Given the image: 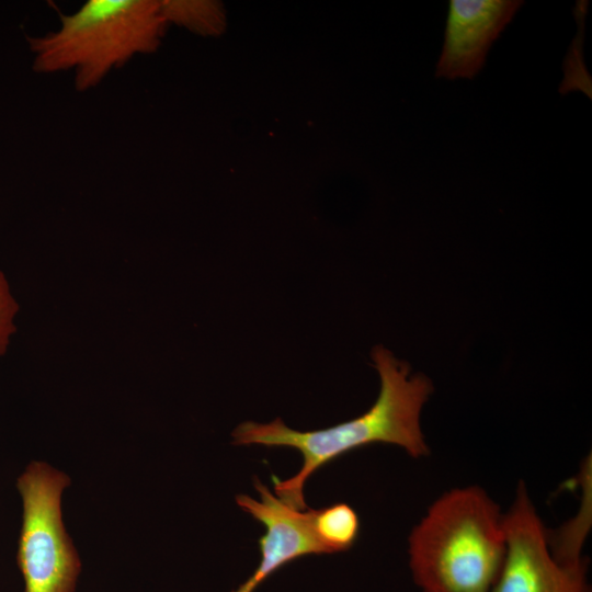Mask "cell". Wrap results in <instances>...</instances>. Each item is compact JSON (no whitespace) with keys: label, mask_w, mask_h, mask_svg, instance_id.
Returning <instances> with one entry per match:
<instances>
[{"label":"cell","mask_w":592,"mask_h":592,"mask_svg":"<svg viewBox=\"0 0 592 592\" xmlns=\"http://www.w3.org/2000/svg\"><path fill=\"white\" fill-rule=\"evenodd\" d=\"M59 18L57 30L27 37L32 68L42 75L73 71L78 92L95 88L135 56L155 53L168 26L158 0H89Z\"/></svg>","instance_id":"3"},{"label":"cell","mask_w":592,"mask_h":592,"mask_svg":"<svg viewBox=\"0 0 592 592\" xmlns=\"http://www.w3.org/2000/svg\"><path fill=\"white\" fill-rule=\"evenodd\" d=\"M166 22L183 26L203 36L224 32L226 16L221 2L212 0H160Z\"/></svg>","instance_id":"8"},{"label":"cell","mask_w":592,"mask_h":592,"mask_svg":"<svg viewBox=\"0 0 592 592\" xmlns=\"http://www.w3.org/2000/svg\"><path fill=\"white\" fill-rule=\"evenodd\" d=\"M503 526L505 554L492 592H588L587 563L566 565L554 556L523 482Z\"/></svg>","instance_id":"5"},{"label":"cell","mask_w":592,"mask_h":592,"mask_svg":"<svg viewBox=\"0 0 592 592\" xmlns=\"http://www.w3.org/2000/svg\"><path fill=\"white\" fill-rule=\"evenodd\" d=\"M505 554L503 514L478 487L445 492L409 537V565L422 592H492Z\"/></svg>","instance_id":"2"},{"label":"cell","mask_w":592,"mask_h":592,"mask_svg":"<svg viewBox=\"0 0 592 592\" xmlns=\"http://www.w3.org/2000/svg\"><path fill=\"white\" fill-rule=\"evenodd\" d=\"M18 311V305L13 299L8 283L0 272V355L8 346L10 335L14 332V316Z\"/></svg>","instance_id":"10"},{"label":"cell","mask_w":592,"mask_h":592,"mask_svg":"<svg viewBox=\"0 0 592 592\" xmlns=\"http://www.w3.org/2000/svg\"><path fill=\"white\" fill-rule=\"evenodd\" d=\"M315 527L328 554L345 551L360 532L356 512L345 503H337L315 512Z\"/></svg>","instance_id":"9"},{"label":"cell","mask_w":592,"mask_h":592,"mask_svg":"<svg viewBox=\"0 0 592 592\" xmlns=\"http://www.w3.org/2000/svg\"><path fill=\"white\" fill-rule=\"evenodd\" d=\"M69 477L43 462L30 463L16 481L22 499L18 566L24 592H75L81 561L61 514Z\"/></svg>","instance_id":"4"},{"label":"cell","mask_w":592,"mask_h":592,"mask_svg":"<svg viewBox=\"0 0 592 592\" xmlns=\"http://www.w3.org/2000/svg\"><path fill=\"white\" fill-rule=\"evenodd\" d=\"M522 4L516 0H451L435 76L475 78L491 45Z\"/></svg>","instance_id":"7"},{"label":"cell","mask_w":592,"mask_h":592,"mask_svg":"<svg viewBox=\"0 0 592 592\" xmlns=\"http://www.w3.org/2000/svg\"><path fill=\"white\" fill-rule=\"evenodd\" d=\"M380 390L374 405L362 415L317 431H296L280 419L270 423L246 421L232 432L235 445L259 444L296 448L303 455L300 470L289 479L273 478L276 497L297 510H306L304 486L309 476L328 462L372 443H390L412 457L429 454L420 425V413L433 387L423 375L410 374V366L383 346L373 350Z\"/></svg>","instance_id":"1"},{"label":"cell","mask_w":592,"mask_h":592,"mask_svg":"<svg viewBox=\"0 0 592 592\" xmlns=\"http://www.w3.org/2000/svg\"><path fill=\"white\" fill-rule=\"evenodd\" d=\"M260 500L247 494L236 497L237 504L265 527L259 539L261 560L253 573L232 592H253L275 570L310 554H328L315 527L316 510H297L275 497L258 479Z\"/></svg>","instance_id":"6"}]
</instances>
